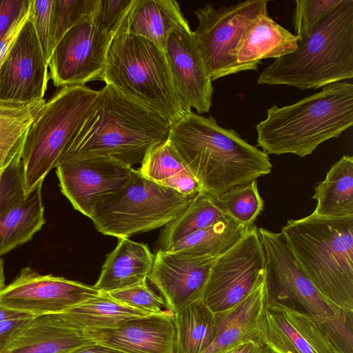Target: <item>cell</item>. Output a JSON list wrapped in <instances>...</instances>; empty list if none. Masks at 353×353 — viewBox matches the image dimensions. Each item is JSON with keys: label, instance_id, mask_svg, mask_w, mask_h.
Masks as SVG:
<instances>
[{"label": "cell", "instance_id": "1", "mask_svg": "<svg viewBox=\"0 0 353 353\" xmlns=\"http://www.w3.org/2000/svg\"><path fill=\"white\" fill-rule=\"evenodd\" d=\"M171 123L110 84L99 94L58 163L105 157L132 167L168 140Z\"/></svg>", "mask_w": 353, "mask_h": 353}, {"label": "cell", "instance_id": "2", "mask_svg": "<svg viewBox=\"0 0 353 353\" xmlns=\"http://www.w3.org/2000/svg\"><path fill=\"white\" fill-rule=\"evenodd\" d=\"M168 140L201 186L214 198L270 173L268 154L212 117L183 112L171 123Z\"/></svg>", "mask_w": 353, "mask_h": 353}, {"label": "cell", "instance_id": "3", "mask_svg": "<svg viewBox=\"0 0 353 353\" xmlns=\"http://www.w3.org/2000/svg\"><path fill=\"white\" fill-rule=\"evenodd\" d=\"M295 262L321 295L353 312V216L312 213L288 220L280 232Z\"/></svg>", "mask_w": 353, "mask_h": 353}, {"label": "cell", "instance_id": "4", "mask_svg": "<svg viewBox=\"0 0 353 353\" xmlns=\"http://www.w3.org/2000/svg\"><path fill=\"white\" fill-rule=\"evenodd\" d=\"M353 125V84L339 81L283 107L274 105L256 125L257 145L267 154H311Z\"/></svg>", "mask_w": 353, "mask_h": 353}, {"label": "cell", "instance_id": "5", "mask_svg": "<svg viewBox=\"0 0 353 353\" xmlns=\"http://www.w3.org/2000/svg\"><path fill=\"white\" fill-rule=\"evenodd\" d=\"M352 77L353 0H342L294 52L267 66L257 82L307 90Z\"/></svg>", "mask_w": 353, "mask_h": 353}, {"label": "cell", "instance_id": "6", "mask_svg": "<svg viewBox=\"0 0 353 353\" xmlns=\"http://www.w3.org/2000/svg\"><path fill=\"white\" fill-rule=\"evenodd\" d=\"M265 256L269 303H277L313 316L336 353H353V312L326 300L295 262L281 233L258 228Z\"/></svg>", "mask_w": 353, "mask_h": 353}, {"label": "cell", "instance_id": "7", "mask_svg": "<svg viewBox=\"0 0 353 353\" xmlns=\"http://www.w3.org/2000/svg\"><path fill=\"white\" fill-rule=\"evenodd\" d=\"M102 81L170 123L183 112L163 50L143 37L114 36Z\"/></svg>", "mask_w": 353, "mask_h": 353}, {"label": "cell", "instance_id": "8", "mask_svg": "<svg viewBox=\"0 0 353 353\" xmlns=\"http://www.w3.org/2000/svg\"><path fill=\"white\" fill-rule=\"evenodd\" d=\"M98 94L85 85H66L46 101L28 129L21 151L25 196L56 168Z\"/></svg>", "mask_w": 353, "mask_h": 353}, {"label": "cell", "instance_id": "9", "mask_svg": "<svg viewBox=\"0 0 353 353\" xmlns=\"http://www.w3.org/2000/svg\"><path fill=\"white\" fill-rule=\"evenodd\" d=\"M194 196L181 194L132 168L125 185L99 203L90 219L104 235L129 238L166 225Z\"/></svg>", "mask_w": 353, "mask_h": 353}, {"label": "cell", "instance_id": "10", "mask_svg": "<svg viewBox=\"0 0 353 353\" xmlns=\"http://www.w3.org/2000/svg\"><path fill=\"white\" fill-rule=\"evenodd\" d=\"M268 0H248L217 9L208 3L194 11L199 21L193 36L211 81L241 72L238 42L250 23L268 12Z\"/></svg>", "mask_w": 353, "mask_h": 353}, {"label": "cell", "instance_id": "11", "mask_svg": "<svg viewBox=\"0 0 353 353\" xmlns=\"http://www.w3.org/2000/svg\"><path fill=\"white\" fill-rule=\"evenodd\" d=\"M265 272L263 249L254 225L236 244L216 257L201 299L214 313L228 310L262 283Z\"/></svg>", "mask_w": 353, "mask_h": 353}, {"label": "cell", "instance_id": "12", "mask_svg": "<svg viewBox=\"0 0 353 353\" xmlns=\"http://www.w3.org/2000/svg\"><path fill=\"white\" fill-rule=\"evenodd\" d=\"M113 37L96 11L72 27L55 46L48 63L54 85H84L102 81Z\"/></svg>", "mask_w": 353, "mask_h": 353}, {"label": "cell", "instance_id": "13", "mask_svg": "<svg viewBox=\"0 0 353 353\" xmlns=\"http://www.w3.org/2000/svg\"><path fill=\"white\" fill-rule=\"evenodd\" d=\"M100 292L94 286L26 267L0 292V305L32 316L57 314Z\"/></svg>", "mask_w": 353, "mask_h": 353}, {"label": "cell", "instance_id": "14", "mask_svg": "<svg viewBox=\"0 0 353 353\" xmlns=\"http://www.w3.org/2000/svg\"><path fill=\"white\" fill-rule=\"evenodd\" d=\"M55 168L61 192L89 218L99 203L125 185L132 169L105 157L68 160Z\"/></svg>", "mask_w": 353, "mask_h": 353}, {"label": "cell", "instance_id": "15", "mask_svg": "<svg viewBox=\"0 0 353 353\" xmlns=\"http://www.w3.org/2000/svg\"><path fill=\"white\" fill-rule=\"evenodd\" d=\"M48 68L29 17L0 67V103L23 105L44 99Z\"/></svg>", "mask_w": 353, "mask_h": 353}, {"label": "cell", "instance_id": "16", "mask_svg": "<svg viewBox=\"0 0 353 353\" xmlns=\"http://www.w3.org/2000/svg\"><path fill=\"white\" fill-rule=\"evenodd\" d=\"M172 82L183 112H209L213 87L189 26L172 30L163 49Z\"/></svg>", "mask_w": 353, "mask_h": 353}, {"label": "cell", "instance_id": "17", "mask_svg": "<svg viewBox=\"0 0 353 353\" xmlns=\"http://www.w3.org/2000/svg\"><path fill=\"white\" fill-rule=\"evenodd\" d=\"M216 257H194L173 252L156 251L148 277L174 314L202 298Z\"/></svg>", "mask_w": 353, "mask_h": 353}, {"label": "cell", "instance_id": "18", "mask_svg": "<svg viewBox=\"0 0 353 353\" xmlns=\"http://www.w3.org/2000/svg\"><path fill=\"white\" fill-rule=\"evenodd\" d=\"M83 333L95 343L123 353H177L174 314L168 309L132 318L114 327Z\"/></svg>", "mask_w": 353, "mask_h": 353}, {"label": "cell", "instance_id": "19", "mask_svg": "<svg viewBox=\"0 0 353 353\" xmlns=\"http://www.w3.org/2000/svg\"><path fill=\"white\" fill-rule=\"evenodd\" d=\"M267 343L274 353H336L312 315L277 303L266 314Z\"/></svg>", "mask_w": 353, "mask_h": 353}, {"label": "cell", "instance_id": "20", "mask_svg": "<svg viewBox=\"0 0 353 353\" xmlns=\"http://www.w3.org/2000/svg\"><path fill=\"white\" fill-rule=\"evenodd\" d=\"M269 304L263 281L235 305L214 313L216 334L203 353H225L248 341L267 343L266 314Z\"/></svg>", "mask_w": 353, "mask_h": 353}, {"label": "cell", "instance_id": "21", "mask_svg": "<svg viewBox=\"0 0 353 353\" xmlns=\"http://www.w3.org/2000/svg\"><path fill=\"white\" fill-rule=\"evenodd\" d=\"M92 343L58 313L43 314L28 319L6 353H68Z\"/></svg>", "mask_w": 353, "mask_h": 353}, {"label": "cell", "instance_id": "22", "mask_svg": "<svg viewBox=\"0 0 353 353\" xmlns=\"http://www.w3.org/2000/svg\"><path fill=\"white\" fill-rule=\"evenodd\" d=\"M297 37L274 21L268 12L254 19L242 34L236 57L241 72L256 70L261 60L279 58L294 52Z\"/></svg>", "mask_w": 353, "mask_h": 353}, {"label": "cell", "instance_id": "23", "mask_svg": "<svg viewBox=\"0 0 353 353\" xmlns=\"http://www.w3.org/2000/svg\"><path fill=\"white\" fill-rule=\"evenodd\" d=\"M189 26L174 0H133L115 34L143 37L163 50L170 32Z\"/></svg>", "mask_w": 353, "mask_h": 353}, {"label": "cell", "instance_id": "24", "mask_svg": "<svg viewBox=\"0 0 353 353\" xmlns=\"http://www.w3.org/2000/svg\"><path fill=\"white\" fill-rule=\"evenodd\" d=\"M154 258L147 245L129 238L119 239L116 248L107 255L93 286L109 293L144 283L152 270Z\"/></svg>", "mask_w": 353, "mask_h": 353}, {"label": "cell", "instance_id": "25", "mask_svg": "<svg viewBox=\"0 0 353 353\" xmlns=\"http://www.w3.org/2000/svg\"><path fill=\"white\" fill-rule=\"evenodd\" d=\"M58 314L70 326L83 332L114 327L132 318L152 313L122 303L108 292H101L98 295Z\"/></svg>", "mask_w": 353, "mask_h": 353}, {"label": "cell", "instance_id": "26", "mask_svg": "<svg viewBox=\"0 0 353 353\" xmlns=\"http://www.w3.org/2000/svg\"><path fill=\"white\" fill-rule=\"evenodd\" d=\"M316 215L339 218L353 216V157L344 155L334 163L325 179L315 187Z\"/></svg>", "mask_w": 353, "mask_h": 353}, {"label": "cell", "instance_id": "27", "mask_svg": "<svg viewBox=\"0 0 353 353\" xmlns=\"http://www.w3.org/2000/svg\"><path fill=\"white\" fill-rule=\"evenodd\" d=\"M41 186L38 185L0 217V256L30 241L45 224Z\"/></svg>", "mask_w": 353, "mask_h": 353}, {"label": "cell", "instance_id": "28", "mask_svg": "<svg viewBox=\"0 0 353 353\" xmlns=\"http://www.w3.org/2000/svg\"><path fill=\"white\" fill-rule=\"evenodd\" d=\"M253 225L245 226L225 216L182 239L166 251L194 257H218L236 244Z\"/></svg>", "mask_w": 353, "mask_h": 353}, {"label": "cell", "instance_id": "29", "mask_svg": "<svg viewBox=\"0 0 353 353\" xmlns=\"http://www.w3.org/2000/svg\"><path fill=\"white\" fill-rule=\"evenodd\" d=\"M177 353H203L216 334L215 314L202 299L174 314Z\"/></svg>", "mask_w": 353, "mask_h": 353}, {"label": "cell", "instance_id": "30", "mask_svg": "<svg viewBox=\"0 0 353 353\" xmlns=\"http://www.w3.org/2000/svg\"><path fill=\"white\" fill-rule=\"evenodd\" d=\"M45 99L23 105L0 104V169L21 156L26 136Z\"/></svg>", "mask_w": 353, "mask_h": 353}, {"label": "cell", "instance_id": "31", "mask_svg": "<svg viewBox=\"0 0 353 353\" xmlns=\"http://www.w3.org/2000/svg\"><path fill=\"white\" fill-rule=\"evenodd\" d=\"M224 217L213 203L212 197L201 191L177 218L164 226L158 239L156 251H166L182 239Z\"/></svg>", "mask_w": 353, "mask_h": 353}, {"label": "cell", "instance_id": "32", "mask_svg": "<svg viewBox=\"0 0 353 353\" xmlns=\"http://www.w3.org/2000/svg\"><path fill=\"white\" fill-rule=\"evenodd\" d=\"M212 200L225 216L245 226L253 225L264 208L256 180L234 187Z\"/></svg>", "mask_w": 353, "mask_h": 353}, {"label": "cell", "instance_id": "33", "mask_svg": "<svg viewBox=\"0 0 353 353\" xmlns=\"http://www.w3.org/2000/svg\"><path fill=\"white\" fill-rule=\"evenodd\" d=\"M98 4L99 0H54L51 33L52 52L72 27L94 13Z\"/></svg>", "mask_w": 353, "mask_h": 353}, {"label": "cell", "instance_id": "34", "mask_svg": "<svg viewBox=\"0 0 353 353\" xmlns=\"http://www.w3.org/2000/svg\"><path fill=\"white\" fill-rule=\"evenodd\" d=\"M141 164V174L159 183L187 168L168 140L151 150Z\"/></svg>", "mask_w": 353, "mask_h": 353}, {"label": "cell", "instance_id": "35", "mask_svg": "<svg viewBox=\"0 0 353 353\" xmlns=\"http://www.w3.org/2000/svg\"><path fill=\"white\" fill-rule=\"evenodd\" d=\"M342 0H296L293 24L298 41L307 38L314 28Z\"/></svg>", "mask_w": 353, "mask_h": 353}, {"label": "cell", "instance_id": "36", "mask_svg": "<svg viewBox=\"0 0 353 353\" xmlns=\"http://www.w3.org/2000/svg\"><path fill=\"white\" fill-rule=\"evenodd\" d=\"M19 156L0 169V217L25 197L23 169Z\"/></svg>", "mask_w": 353, "mask_h": 353}, {"label": "cell", "instance_id": "37", "mask_svg": "<svg viewBox=\"0 0 353 353\" xmlns=\"http://www.w3.org/2000/svg\"><path fill=\"white\" fill-rule=\"evenodd\" d=\"M54 0H31L30 20L32 21L47 64L52 53V19Z\"/></svg>", "mask_w": 353, "mask_h": 353}, {"label": "cell", "instance_id": "38", "mask_svg": "<svg viewBox=\"0 0 353 353\" xmlns=\"http://www.w3.org/2000/svg\"><path fill=\"white\" fill-rule=\"evenodd\" d=\"M117 301L150 313H160L166 307L163 299L157 295L147 282L108 293Z\"/></svg>", "mask_w": 353, "mask_h": 353}, {"label": "cell", "instance_id": "39", "mask_svg": "<svg viewBox=\"0 0 353 353\" xmlns=\"http://www.w3.org/2000/svg\"><path fill=\"white\" fill-rule=\"evenodd\" d=\"M133 0H99L97 16L103 28L115 35Z\"/></svg>", "mask_w": 353, "mask_h": 353}, {"label": "cell", "instance_id": "40", "mask_svg": "<svg viewBox=\"0 0 353 353\" xmlns=\"http://www.w3.org/2000/svg\"><path fill=\"white\" fill-rule=\"evenodd\" d=\"M159 183L183 195H196L202 190L199 181L187 168Z\"/></svg>", "mask_w": 353, "mask_h": 353}, {"label": "cell", "instance_id": "41", "mask_svg": "<svg viewBox=\"0 0 353 353\" xmlns=\"http://www.w3.org/2000/svg\"><path fill=\"white\" fill-rule=\"evenodd\" d=\"M30 3L31 0L8 30L0 38V67L11 51L24 25L29 19Z\"/></svg>", "mask_w": 353, "mask_h": 353}, {"label": "cell", "instance_id": "42", "mask_svg": "<svg viewBox=\"0 0 353 353\" xmlns=\"http://www.w3.org/2000/svg\"><path fill=\"white\" fill-rule=\"evenodd\" d=\"M30 0H0V38L8 30Z\"/></svg>", "mask_w": 353, "mask_h": 353}, {"label": "cell", "instance_id": "43", "mask_svg": "<svg viewBox=\"0 0 353 353\" xmlns=\"http://www.w3.org/2000/svg\"><path fill=\"white\" fill-rule=\"evenodd\" d=\"M28 319L30 318L12 319L0 322V353H6L11 341Z\"/></svg>", "mask_w": 353, "mask_h": 353}, {"label": "cell", "instance_id": "44", "mask_svg": "<svg viewBox=\"0 0 353 353\" xmlns=\"http://www.w3.org/2000/svg\"><path fill=\"white\" fill-rule=\"evenodd\" d=\"M225 353H274L267 343L248 341L239 343Z\"/></svg>", "mask_w": 353, "mask_h": 353}, {"label": "cell", "instance_id": "45", "mask_svg": "<svg viewBox=\"0 0 353 353\" xmlns=\"http://www.w3.org/2000/svg\"><path fill=\"white\" fill-rule=\"evenodd\" d=\"M68 353H123L119 350L98 343H92L79 347Z\"/></svg>", "mask_w": 353, "mask_h": 353}, {"label": "cell", "instance_id": "46", "mask_svg": "<svg viewBox=\"0 0 353 353\" xmlns=\"http://www.w3.org/2000/svg\"><path fill=\"white\" fill-rule=\"evenodd\" d=\"M32 316H33L0 305V322L12 319H27Z\"/></svg>", "mask_w": 353, "mask_h": 353}, {"label": "cell", "instance_id": "47", "mask_svg": "<svg viewBox=\"0 0 353 353\" xmlns=\"http://www.w3.org/2000/svg\"><path fill=\"white\" fill-rule=\"evenodd\" d=\"M5 286L3 262L0 258V292L4 288Z\"/></svg>", "mask_w": 353, "mask_h": 353}, {"label": "cell", "instance_id": "48", "mask_svg": "<svg viewBox=\"0 0 353 353\" xmlns=\"http://www.w3.org/2000/svg\"><path fill=\"white\" fill-rule=\"evenodd\" d=\"M1 104V103H0Z\"/></svg>", "mask_w": 353, "mask_h": 353}]
</instances>
